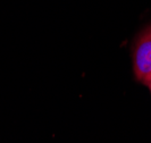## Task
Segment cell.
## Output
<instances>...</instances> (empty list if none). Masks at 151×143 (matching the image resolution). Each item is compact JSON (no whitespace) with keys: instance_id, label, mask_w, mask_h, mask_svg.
Masks as SVG:
<instances>
[{"instance_id":"6da1fadb","label":"cell","mask_w":151,"mask_h":143,"mask_svg":"<svg viewBox=\"0 0 151 143\" xmlns=\"http://www.w3.org/2000/svg\"><path fill=\"white\" fill-rule=\"evenodd\" d=\"M133 69L140 83L151 78V24L140 32L133 45Z\"/></svg>"},{"instance_id":"7a4b0ae2","label":"cell","mask_w":151,"mask_h":143,"mask_svg":"<svg viewBox=\"0 0 151 143\" xmlns=\"http://www.w3.org/2000/svg\"><path fill=\"white\" fill-rule=\"evenodd\" d=\"M145 85H147V86L149 88V90H150V92H151V78L149 80V81H148V82L145 83Z\"/></svg>"}]
</instances>
